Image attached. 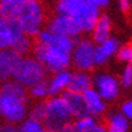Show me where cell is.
<instances>
[{"label":"cell","instance_id":"6da1fadb","mask_svg":"<svg viewBox=\"0 0 132 132\" xmlns=\"http://www.w3.org/2000/svg\"><path fill=\"white\" fill-rule=\"evenodd\" d=\"M56 11L74 18L84 32L92 30L98 20V7L88 0H58Z\"/></svg>","mask_w":132,"mask_h":132},{"label":"cell","instance_id":"7a4b0ae2","mask_svg":"<svg viewBox=\"0 0 132 132\" xmlns=\"http://www.w3.org/2000/svg\"><path fill=\"white\" fill-rule=\"evenodd\" d=\"M33 52L50 73H60L68 68L72 53L52 43L39 40L38 38H34Z\"/></svg>","mask_w":132,"mask_h":132},{"label":"cell","instance_id":"3957f363","mask_svg":"<svg viewBox=\"0 0 132 132\" xmlns=\"http://www.w3.org/2000/svg\"><path fill=\"white\" fill-rule=\"evenodd\" d=\"M51 15H47L39 0H26L16 20L27 35L36 38L40 33V28L45 26L46 20Z\"/></svg>","mask_w":132,"mask_h":132},{"label":"cell","instance_id":"277c9868","mask_svg":"<svg viewBox=\"0 0 132 132\" xmlns=\"http://www.w3.org/2000/svg\"><path fill=\"white\" fill-rule=\"evenodd\" d=\"M46 115L43 125L47 130L58 132L67 124L72 122L73 113L70 110L68 102L63 97H51L45 101Z\"/></svg>","mask_w":132,"mask_h":132},{"label":"cell","instance_id":"5b68a950","mask_svg":"<svg viewBox=\"0 0 132 132\" xmlns=\"http://www.w3.org/2000/svg\"><path fill=\"white\" fill-rule=\"evenodd\" d=\"M48 70L39 60L35 58H22L12 73L13 78L24 86H34L46 80Z\"/></svg>","mask_w":132,"mask_h":132},{"label":"cell","instance_id":"8992f818","mask_svg":"<svg viewBox=\"0 0 132 132\" xmlns=\"http://www.w3.org/2000/svg\"><path fill=\"white\" fill-rule=\"evenodd\" d=\"M27 100L0 92V116L11 124L20 122L27 114Z\"/></svg>","mask_w":132,"mask_h":132},{"label":"cell","instance_id":"52a82bcc","mask_svg":"<svg viewBox=\"0 0 132 132\" xmlns=\"http://www.w3.org/2000/svg\"><path fill=\"white\" fill-rule=\"evenodd\" d=\"M45 26L48 32L58 34V35L76 36L79 35L80 32H82L81 26L74 18L67 15H61V13H57L56 16H50Z\"/></svg>","mask_w":132,"mask_h":132},{"label":"cell","instance_id":"ba28073f","mask_svg":"<svg viewBox=\"0 0 132 132\" xmlns=\"http://www.w3.org/2000/svg\"><path fill=\"white\" fill-rule=\"evenodd\" d=\"M9 28L11 30V45L10 47L16 51L21 56H26L29 52H33V45H34V38H30L23 32L17 20L6 21Z\"/></svg>","mask_w":132,"mask_h":132},{"label":"cell","instance_id":"9c48e42d","mask_svg":"<svg viewBox=\"0 0 132 132\" xmlns=\"http://www.w3.org/2000/svg\"><path fill=\"white\" fill-rule=\"evenodd\" d=\"M74 67L80 70H91L95 67V46L88 39H82L78 43L73 56Z\"/></svg>","mask_w":132,"mask_h":132},{"label":"cell","instance_id":"30bf717a","mask_svg":"<svg viewBox=\"0 0 132 132\" xmlns=\"http://www.w3.org/2000/svg\"><path fill=\"white\" fill-rule=\"evenodd\" d=\"M95 84L97 86L100 96L104 100H114L119 93V85L114 76L108 74L97 75L95 79Z\"/></svg>","mask_w":132,"mask_h":132},{"label":"cell","instance_id":"8fae6325","mask_svg":"<svg viewBox=\"0 0 132 132\" xmlns=\"http://www.w3.org/2000/svg\"><path fill=\"white\" fill-rule=\"evenodd\" d=\"M62 97L68 102L70 110L73 113V116H75L78 119L85 118V116H91L90 110H88L87 102H86L82 93H75V92L67 90V92H64Z\"/></svg>","mask_w":132,"mask_h":132},{"label":"cell","instance_id":"7c38bea8","mask_svg":"<svg viewBox=\"0 0 132 132\" xmlns=\"http://www.w3.org/2000/svg\"><path fill=\"white\" fill-rule=\"evenodd\" d=\"M22 60L21 55H18L13 50H1L0 51V80H6L16 68L18 62Z\"/></svg>","mask_w":132,"mask_h":132},{"label":"cell","instance_id":"4fadbf2b","mask_svg":"<svg viewBox=\"0 0 132 132\" xmlns=\"http://www.w3.org/2000/svg\"><path fill=\"white\" fill-rule=\"evenodd\" d=\"M119 48V41L115 38H110L95 48V62L96 64H104L109 56L115 53Z\"/></svg>","mask_w":132,"mask_h":132},{"label":"cell","instance_id":"5bb4252c","mask_svg":"<svg viewBox=\"0 0 132 132\" xmlns=\"http://www.w3.org/2000/svg\"><path fill=\"white\" fill-rule=\"evenodd\" d=\"M92 80L91 76L82 72H76L70 74V80L67 86L68 91L75 92V93H84L86 90L91 88Z\"/></svg>","mask_w":132,"mask_h":132},{"label":"cell","instance_id":"9a60e30c","mask_svg":"<svg viewBox=\"0 0 132 132\" xmlns=\"http://www.w3.org/2000/svg\"><path fill=\"white\" fill-rule=\"evenodd\" d=\"M110 29H112V26H110L109 17L105 13H102L101 16H98V20L93 27V34H92L93 41H96L97 44L104 43L107 39H109Z\"/></svg>","mask_w":132,"mask_h":132},{"label":"cell","instance_id":"2e32d148","mask_svg":"<svg viewBox=\"0 0 132 132\" xmlns=\"http://www.w3.org/2000/svg\"><path fill=\"white\" fill-rule=\"evenodd\" d=\"M26 0H0V16L5 21L16 20Z\"/></svg>","mask_w":132,"mask_h":132},{"label":"cell","instance_id":"e0dca14e","mask_svg":"<svg viewBox=\"0 0 132 132\" xmlns=\"http://www.w3.org/2000/svg\"><path fill=\"white\" fill-rule=\"evenodd\" d=\"M82 95H84L85 100L87 102L88 110H90L91 116H98V115H101V114H103L104 110H105V105H104V103L101 101L100 93H97V92L95 91V90H92V88H88Z\"/></svg>","mask_w":132,"mask_h":132},{"label":"cell","instance_id":"ac0fdd59","mask_svg":"<svg viewBox=\"0 0 132 132\" xmlns=\"http://www.w3.org/2000/svg\"><path fill=\"white\" fill-rule=\"evenodd\" d=\"M104 124L108 132H126L128 128V122L126 116L120 113H114L104 119Z\"/></svg>","mask_w":132,"mask_h":132},{"label":"cell","instance_id":"d6986e66","mask_svg":"<svg viewBox=\"0 0 132 132\" xmlns=\"http://www.w3.org/2000/svg\"><path fill=\"white\" fill-rule=\"evenodd\" d=\"M0 92L10 93V95H13V96L28 101V91L24 87V85L21 84L20 81H5L0 86Z\"/></svg>","mask_w":132,"mask_h":132},{"label":"cell","instance_id":"ffe728a7","mask_svg":"<svg viewBox=\"0 0 132 132\" xmlns=\"http://www.w3.org/2000/svg\"><path fill=\"white\" fill-rule=\"evenodd\" d=\"M69 80H70V74L68 72H60L53 76L51 84L48 85V95H56L58 91H61L62 88L65 86H68Z\"/></svg>","mask_w":132,"mask_h":132},{"label":"cell","instance_id":"44dd1931","mask_svg":"<svg viewBox=\"0 0 132 132\" xmlns=\"http://www.w3.org/2000/svg\"><path fill=\"white\" fill-rule=\"evenodd\" d=\"M11 30L6 21L0 16V51L11 45Z\"/></svg>","mask_w":132,"mask_h":132},{"label":"cell","instance_id":"7402d4cb","mask_svg":"<svg viewBox=\"0 0 132 132\" xmlns=\"http://www.w3.org/2000/svg\"><path fill=\"white\" fill-rule=\"evenodd\" d=\"M41 130H43V122L30 118L22 122V125L20 126V132H39Z\"/></svg>","mask_w":132,"mask_h":132},{"label":"cell","instance_id":"603a6c76","mask_svg":"<svg viewBox=\"0 0 132 132\" xmlns=\"http://www.w3.org/2000/svg\"><path fill=\"white\" fill-rule=\"evenodd\" d=\"M45 115H46V109H45V101L41 102V103L35 104L32 108L30 113H29V118L30 119H34V120L38 121H44Z\"/></svg>","mask_w":132,"mask_h":132},{"label":"cell","instance_id":"cb8c5ba5","mask_svg":"<svg viewBox=\"0 0 132 132\" xmlns=\"http://www.w3.org/2000/svg\"><path fill=\"white\" fill-rule=\"evenodd\" d=\"M48 95V84L47 80L41 81L39 84L32 86L30 90V96L35 97V98H40V97H45Z\"/></svg>","mask_w":132,"mask_h":132},{"label":"cell","instance_id":"d4e9b609","mask_svg":"<svg viewBox=\"0 0 132 132\" xmlns=\"http://www.w3.org/2000/svg\"><path fill=\"white\" fill-rule=\"evenodd\" d=\"M118 60L119 61H125L128 63H132V43L124 45L118 51Z\"/></svg>","mask_w":132,"mask_h":132},{"label":"cell","instance_id":"484cf974","mask_svg":"<svg viewBox=\"0 0 132 132\" xmlns=\"http://www.w3.org/2000/svg\"><path fill=\"white\" fill-rule=\"evenodd\" d=\"M121 84L124 87H130L132 85V63H128V65L125 68L121 76Z\"/></svg>","mask_w":132,"mask_h":132},{"label":"cell","instance_id":"4316f807","mask_svg":"<svg viewBox=\"0 0 132 132\" xmlns=\"http://www.w3.org/2000/svg\"><path fill=\"white\" fill-rule=\"evenodd\" d=\"M96 121L95 119L92 118V116H85V118H80V119H78V121L74 122V125L76 126V128L79 130V131H82L85 128H87L88 126H91L92 124H95Z\"/></svg>","mask_w":132,"mask_h":132},{"label":"cell","instance_id":"83f0119b","mask_svg":"<svg viewBox=\"0 0 132 132\" xmlns=\"http://www.w3.org/2000/svg\"><path fill=\"white\" fill-rule=\"evenodd\" d=\"M81 132H108V130H107V127L103 126V125L95 122V124H92L91 126H88L87 128L82 130Z\"/></svg>","mask_w":132,"mask_h":132},{"label":"cell","instance_id":"f1b7e54d","mask_svg":"<svg viewBox=\"0 0 132 132\" xmlns=\"http://www.w3.org/2000/svg\"><path fill=\"white\" fill-rule=\"evenodd\" d=\"M121 11L127 15L128 12L131 11V0H119Z\"/></svg>","mask_w":132,"mask_h":132},{"label":"cell","instance_id":"f546056e","mask_svg":"<svg viewBox=\"0 0 132 132\" xmlns=\"http://www.w3.org/2000/svg\"><path fill=\"white\" fill-rule=\"evenodd\" d=\"M122 112H124V114L127 116V118L132 119V100L126 102V103H124V105H122Z\"/></svg>","mask_w":132,"mask_h":132},{"label":"cell","instance_id":"4dcf8cb0","mask_svg":"<svg viewBox=\"0 0 132 132\" xmlns=\"http://www.w3.org/2000/svg\"><path fill=\"white\" fill-rule=\"evenodd\" d=\"M0 132H20V128L15 127L11 122H9V124L0 126Z\"/></svg>","mask_w":132,"mask_h":132},{"label":"cell","instance_id":"1f68e13d","mask_svg":"<svg viewBox=\"0 0 132 132\" xmlns=\"http://www.w3.org/2000/svg\"><path fill=\"white\" fill-rule=\"evenodd\" d=\"M58 132H80L78 128H76V126L74 125V122H69V124H67L64 127H62Z\"/></svg>","mask_w":132,"mask_h":132},{"label":"cell","instance_id":"d6a6232c","mask_svg":"<svg viewBox=\"0 0 132 132\" xmlns=\"http://www.w3.org/2000/svg\"><path fill=\"white\" fill-rule=\"evenodd\" d=\"M88 1H90V3H91V4H93V5H96L97 7H98V6H107V5L109 4V1H110V0H88Z\"/></svg>","mask_w":132,"mask_h":132},{"label":"cell","instance_id":"836d02e7","mask_svg":"<svg viewBox=\"0 0 132 132\" xmlns=\"http://www.w3.org/2000/svg\"><path fill=\"white\" fill-rule=\"evenodd\" d=\"M39 132H55V131H51V130H41Z\"/></svg>","mask_w":132,"mask_h":132}]
</instances>
